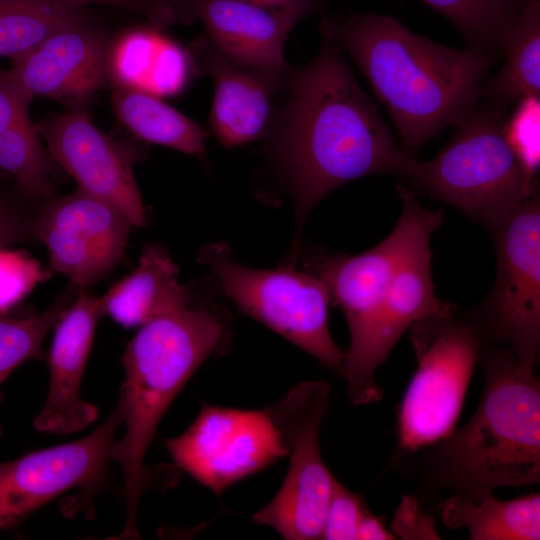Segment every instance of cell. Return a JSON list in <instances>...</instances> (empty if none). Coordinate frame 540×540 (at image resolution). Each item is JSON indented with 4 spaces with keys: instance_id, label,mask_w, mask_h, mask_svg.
<instances>
[{
    "instance_id": "cell-27",
    "label": "cell",
    "mask_w": 540,
    "mask_h": 540,
    "mask_svg": "<svg viewBox=\"0 0 540 540\" xmlns=\"http://www.w3.org/2000/svg\"><path fill=\"white\" fill-rule=\"evenodd\" d=\"M79 290L69 283L45 310L32 316L0 315V386L22 363L41 357L46 335Z\"/></svg>"
},
{
    "instance_id": "cell-11",
    "label": "cell",
    "mask_w": 540,
    "mask_h": 540,
    "mask_svg": "<svg viewBox=\"0 0 540 540\" xmlns=\"http://www.w3.org/2000/svg\"><path fill=\"white\" fill-rule=\"evenodd\" d=\"M165 445L180 469L217 495L288 454L267 408L203 404L191 425Z\"/></svg>"
},
{
    "instance_id": "cell-28",
    "label": "cell",
    "mask_w": 540,
    "mask_h": 540,
    "mask_svg": "<svg viewBox=\"0 0 540 540\" xmlns=\"http://www.w3.org/2000/svg\"><path fill=\"white\" fill-rule=\"evenodd\" d=\"M163 36L150 25L134 28L111 41L108 77L113 85L146 90L156 65Z\"/></svg>"
},
{
    "instance_id": "cell-23",
    "label": "cell",
    "mask_w": 540,
    "mask_h": 540,
    "mask_svg": "<svg viewBox=\"0 0 540 540\" xmlns=\"http://www.w3.org/2000/svg\"><path fill=\"white\" fill-rule=\"evenodd\" d=\"M112 105L118 120L137 138L187 154H202L207 133L157 95L113 85Z\"/></svg>"
},
{
    "instance_id": "cell-8",
    "label": "cell",
    "mask_w": 540,
    "mask_h": 540,
    "mask_svg": "<svg viewBox=\"0 0 540 540\" xmlns=\"http://www.w3.org/2000/svg\"><path fill=\"white\" fill-rule=\"evenodd\" d=\"M199 259L240 310L342 375L345 352L329 331L332 301L321 278L290 266L250 268L222 243L204 247Z\"/></svg>"
},
{
    "instance_id": "cell-33",
    "label": "cell",
    "mask_w": 540,
    "mask_h": 540,
    "mask_svg": "<svg viewBox=\"0 0 540 540\" xmlns=\"http://www.w3.org/2000/svg\"><path fill=\"white\" fill-rule=\"evenodd\" d=\"M191 66L189 52L163 37L147 91L157 96L179 93L188 81Z\"/></svg>"
},
{
    "instance_id": "cell-10",
    "label": "cell",
    "mask_w": 540,
    "mask_h": 540,
    "mask_svg": "<svg viewBox=\"0 0 540 540\" xmlns=\"http://www.w3.org/2000/svg\"><path fill=\"white\" fill-rule=\"evenodd\" d=\"M494 285L471 313L488 344L504 345L536 366L540 349V199L538 193L489 226Z\"/></svg>"
},
{
    "instance_id": "cell-3",
    "label": "cell",
    "mask_w": 540,
    "mask_h": 540,
    "mask_svg": "<svg viewBox=\"0 0 540 540\" xmlns=\"http://www.w3.org/2000/svg\"><path fill=\"white\" fill-rule=\"evenodd\" d=\"M484 390L473 416L437 442L431 473L472 500L540 480V383L535 365L504 345L484 347Z\"/></svg>"
},
{
    "instance_id": "cell-17",
    "label": "cell",
    "mask_w": 540,
    "mask_h": 540,
    "mask_svg": "<svg viewBox=\"0 0 540 540\" xmlns=\"http://www.w3.org/2000/svg\"><path fill=\"white\" fill-rule=\"evenodd\" d=\"M102 317L98 297L80 289L55 323L48 354L49 389L34 420L36 429L69 434L96 419L97 408L84 401L80 392L96 326Z\"/></svg>"
},
{
    "instance_id": "cell-6",
    "label": "cell",
    "mask_w": 540,
    "mask_h": 540,
    "mask_svg": "<svg viewBox=\"0 0 540 540\" xmlns=\"http://www.w3.org/2000/svg\"><path fill=\"white\" fill-rule=\"evenodd\" d=\"M503 111L476 107L434 158L411 157L402 178L488 227L536 194L504 132Z\"/></svg>"
},
{
    "instance_id": "cell-7",
    "label": "cell",
    "mask_w": 540,
    "mask_h": 540,
    "mask_svg": "<svg viewBox=\"0 0 540 540\" xmlns=\"http://www.w3.org/2000/svg\"><path fill=\"white\" fill-rule=\"evenodd\" d=\"M417 369L397 418L399 448L417 452L447 437L460 417L475 364L489 345L473 316H432L409 328Z\"/></svg>"
},
{
    "instance_id": "cell-4",
    "label": "cell",
    "mask_w": 540,
    "mask_h": 540,
    "mask_svg": "<svg viewBox=\"0 0 540 540\" xmlns=\"http://www.w3.org/2000/svg\"><path fill=\"white\" fill-rule=\"evenodd\" d=\"M225 336V324L217 314L189 303L141 325L127 344L117 403L125 434L115 441L111 456L124 479L125 524L118 538H139L138 505L155 474L144 463L147 449L172 401Z\"/></svg>"
},
{
    "instance_id": "cell-30",
    "label": "cell",
    "mask_w": 540,
    "mask_h": 540,
    "mask_svg": "<svg viewBox=\"0 0 540 540\" xmlns=\"http://www.w3.org/2000/svg\"><path fill=\"white\" fill-rule=\"evenodd\" d=\"M47 277L39 263L28 254L0 247V315L11 314Z\"/></svg>"
},
{
    "instance_id": "cell-26",
    "label": "cell",
    "mask_w": 540,
    "mask_h": 540,
    "mask_svg": "<svg viewBox=\"0 0 540 540\" xmlns=\"http://www.w3.org/2000/svg\"><path fill=\"white\" fill-rule=\"evenodd\" d=\"M31 120L0 130V172L36 205L54 196L55 162Z\"/></svg>"
},
{
    "instance_id": "cell-2",
    "label": "cell",
    "mask_w": 540,
    "mask_h": 540,
    "mask_svg": "<svg viewBox=\"0 0 540 540\" xmlns=\"http://www.w3.org/2000/svg\"><path fill=\"white\" fill-rule=\"evenodd\" d=\"M320 31L356 63L410 156L473 112L496 59L437 43L381 14L333 16Z\"/></svg>"
},
{
    "instance_id": "cell-38",
    "label": "cell",
    "mask_w": 540,
    "mask_h": 540,
    "mask_svg": "<svg viewBox=\"0 0 540 540\" xmlns=\"http://www.w3.org/2000/svg\"><path fill=\"white\" fill-rule=\"evenodd\" d=\"M269 9L294 12L302 18L315 8L313 0H246Z\"/></svg>"
},
{
    "instance_id": "cell-24",
    "label": "cell",
    "mask_w": 540,
    "mask_h": 540,
    "mask_svg": "<svg viewBox=\"0 0 540 540\" xmlns=\"http://www.w3.org/2000/svg\"><path fill=\"white\" fill-rule=\"evenodd\" d=\"M89 24L84 8L42 0H0V58L27 52L51 34Z\"/></svg>"
},
{
    "instance_id": "cell-35",
    "label": "cell",
    "mask_w": 540,
    "mask_h": 540,
    "mask_svg": "<svg viewBox=\"0 0 540 540\" xmlns=\"http://www.w3.org/2000/svg\"><path fill=\"white\" fill-rule=\"evenodd\" d=\"M73 7L84 8L87 5H108L135 12L148 21V25L163 29L176 22L168 0H42Z\"/></svg>"
},
{
    "instance_id": "cell-31",
    "label": "cell",
    "mask_w": 540,
    "mask_h": 540,
    "mask_svg": "<svg viewBox=\"0 0 540 540\" xmlns=\"http://www.w3.org/2000/svg\"><path fill=\"white\" fill-rule=\"evenodd\" d=\"M36 206L11 179L0 180V247L35 242L32 223Z\"/></svg>"
},
{
    "instance_id": "cell-29",
    "label": "cell",
    "mask_w": 540,
    "mask_h": 540,
    "mask_svg": "<svg viewBox=\"0 0 540 540\" xmlns=\"http://www.w3.org/2000/svg\"><path fill=\"white\" fill-rule=\"evenodd\" d=\"M503 122L505 138L527 175L536 179L540 162V97L517 101Z\"/></svg>"
},
{
    "instance_id": "cell-20",
    "label": "cell",
    "mask_w": 540,
    "mask_h": 540,
    "mask_svg": "<svg viewBox=\"0 0 540 540\" xmlns=\"http://www.w3.org/2000/svg\"><path fill=\"white\" fill-rule=\"evenodd\" d=\"M430 239L421 242L399 266L377 320L371 365L376 371L414 323L432 316H450L457 308L437 297L431 274Z\"/></svg>"
},
{
    "instance_id": "cell-36",
    "label": "cell",
    "mask_w": 540,
    "mask_h": 540,
    "mask_svg": "<svg viewBox=\"0 0 540 540\" xmlns=\"http://www.w3.org/2000/svg\"><path fill=\"white\" fill-rule=\"evenodd\" d=\"M31 101L9 70L0 68V130L30 121Z\"/></svg>"
},
{
    "instance_id": "cell-21",
    "label": "cell",
    "mask_w": 540,
    "mask_h": 540,
    "mask_svg": "<svg viewBox=\"0 0 540 540\" xmlns=\"http://www.w3.org/2000/svg\"><path fill=\"white\" fill-rule=\"evenodd\" d=\"M441 520L451 529H467L473 540H538L540 496L498 501L493 496L472 500L453 495L441 507Z\"/></svg>"
},
{
    "instance_id": "cell-14",
    "label": "cell",
    "mask_w": 540,
    "mask_h": 540,
    "mask_svg": "<svg viewBox=\"0 0 540 540\" xmlns=\"http://www.w3.org/2000/svg\"><path fill=\"white\" fill-rule=\"evenodd\" d=\"M34 125L55 164L76 181L79 190L117 208L133 226L146 223L130 155L96 127L86 107L67 108Z\"/></svg>"
},
{
    "instance_id": "cell-25",
    "label": "cell",
    "mask_w": 540,
    "mask_h": 540,
    "mask_svg": "<svg viewBox=\"0 0 540 540\" xmlns=\"http://www.w3.org/2000/svg\"><path fill=\"white\" fill-rule=\"evenodd\" d=\"M443 15L470 49L497 57L526 0H419Z\"/></svg>"
},
{
    "instance_id": "cell-34",
    "label": "cell",
    "mask_w": 540,
    "mask_h": 540,
    "mask_svg": "<svg viewBox=\"0 0 540 540\" xmlns=\"http://www.w3.org/2000/svg\"><path fill=\"white\" fill-rule=\"evenodd\" d=\"M394 536L409 540H436L441 537L436 531L433 517L426 513L417 499L406 495L399 503L392 523Z\"/></svg>"
},
{
    "instance_id": "cell-1",
    "label": "cell",
    "mask_w": 540,
    "mask_h": 540,
    "mask_svg": "<svg viewBox=\"0 0 540 540\" xmlns=\"http://www.w3.org/2000/svg\"><path fill=\"white\" fill-rule=\"evenodd\" d=\"M266 132V151L293 200L297 232L333 190L373 174L402 177L412 157L326 37L292 77L288 100Z\"/></svg>"
},
{
    "instance_id": "cell-9",
    "label": "cell",
    "mask_w": 540,
    "mask_h": 540,
    "mask_svg": "<svg viewBox=\"0 0 540 540\" xmlns=\"http://www.w3.org/2000/svg\"><path fill=\"white\" fill-rule=\"evenodd\" d=\"M330 395L327 382L309 380L267 408L290 462L280 489L252 520L273 528L284 539H321L335 480L322 459L319 440Z\"/></svg>"
},
{
    "instance_id": "cell-37",
    "label": "cell",
    "mask_w": 540,
    "mask_h": 540,
    "mask_svg": "<svg viewBox=\"0 0 540 540\" xmlns=\"http://www.w3.org/2000/svg\"><path fill=\"white\" fill-rule=\"evenodd\" d=\"M393 533L389 532L380 518L374 516L368 509L363 515L357 533L359 540H389L395 539Z\"/></svg>"
},
{
    "instance_id": "cell-16",
    "label": "cell",
    "mask_w": 540,
    "mask_h": 540,
    "mask_svg": "<svg viewBox=\"0 0 540 540\" xmlns=\"http://www.w3.org/2000/svg\"><path fill=\"white\" fill-rule=\"evenodd\" d=\"M188 52L194 68L214 80L210 126L219 142L232 148L266 132L272 98L291 81L290 69L240 64L222 53L207 35L197 37Z\"/></svg>"
},
{
    "instance_id": "cell-18",
    "label": "cell",
    "mask_w": 540,
    "mask_h": 540,
    "mask_svg": "<svg viewBox=\"0 0 540 540\" xmlns=\"http://www.w3.org/2000/svg\"><path fill=\"white\" fill-rule=\"evenodd\" d=\"M176 22H201L206 35L230 59L252 67L288 69L284 44L302 17L246 0H168Z\"/></svg>"
},
{
    "instance_id": "cell-5",
    "label": "cell",
    "mask_w": 540,
    "mask_h": 540,
    "mask_svg": "<svg viewBox=\"0 0 540 540\" xmlns=\"http://www.w3.org/2000/svg\"><path fill=\"white\" fill-rule=\"evenodd\" d=\"M397 190L401 215L384 240L359 255H323L313 261L312 273L323 280L331 301L346 316L350 345L342 376L347 382L348 398L356 405L377 402L383 395L371 365V349L379 313L394 276L406 256L431 239L443 222V212L424 208L413 190L401 183Z\"/></svg>"
},
{
    "instance_id": "cell-22",
    "label": "cell",
    "mask_w": 540,
    "mask_h": 540,
    "mask_svg": "<svg viewBox=\"0 0 540 540\" xmlns=\"http://www.w3.org/2000/svg\"><path fill=\"white\" fill-rule=\"evenodd\" d=\"M504 64L484 81L481 97L504 111L527 96L540 94V2L526 0L508 33L502 50Z\"/></svg>"
},
{
    "instance_id": "cell-12",
    "label": "cell",
    "mask_w": 540,
    "mask_h": 540,
    "mask_svg": "<svg viewBox=\"0 0 540 540\" xmlns=\"http://www.w3.org/2000/svg\"><path fill=\"white\" fill-rule=\"evenodd\" d=\"M122 415L117 404L107 419L85 437L0 462V530L70 489L90 502L104 486Z\"/></svg>"
},
{
    "instance_id": "cell-39",
    "label": "cell",
    "mask_w": 540,
    "mask_h": 540,
    "mask_svg": "<svg viewBox=\"0 0 540 540\" xmlns=\"http://www.w3.org/2000/svg\"><path fill=\"white\" fill-rule=\"evenodd\" d=\"M5 178H9V177H7L6 175H4V174H2V173L0 172V180H1V179H5ZM9 179H10V178H9Z\"/></svg>"
},
{
    "instance_id": "cell-19",
    "label": "cell",
    "mask_w": 540,
    "mask_h": 540,
    "mask_svg": "<svg viewBox=\"0 0 540 540\" xmlns=\"http://www.w3.org/2000/svg\"><path fill=\"white\" fill-rule=\"evenodd\" d=\"M178 274V266L163 246L147 245L138 265L98 297L103 317L109 316L126 328L137 327L191 303Z\"/></svg>"
},
{
    "instance_id": "cell-32",
    "label": "cell",
    "mask_w": 540,
    "mask_h": 540,
    "mask_svg": "<svg viewBox=\"0 0 540 540\" xmlns=\"http://www.w3.org/2000/svg\"><path fill=\"white\" fill-rule=\"evenodd\" d=\"M368 510L362 497L336 478L327 505L321 539L356 540L360 521Z\"/></svg>"
},
{
    "instance_id": "cell-15",
    "label": "cell",
    "mask_w": 540,
    "mask_h": 540,
    "mask_svg": "<svg viewBox=\"0 0 540 540\" xmlns=\"http://www.w3.org/2000/svg\"><path fill=\"white\" fill-rule=\"evenodd\" d=\"M111 40L89 24L55 32L12 59L11 76L33 100L46 97L68 108L86 103L108 81Z\"/></svg>"
},
{
    "instance_id": "cell-13",
    "label": "cell",
    "mask_w": 540,
    "mask_h": 540,
    "mask_svg": "<svg viewBox=\"0 0 540 540\" xmlns=\"http://www.w3.org/2000/svg\"><path fill=\"white\" fill-rule=\"evenodd\" d=\"M132 227L117 208L77 188L38 204L32 233L46 247L51 268L87 289L122 261Z\"/></svg>"
}]
</instances>
